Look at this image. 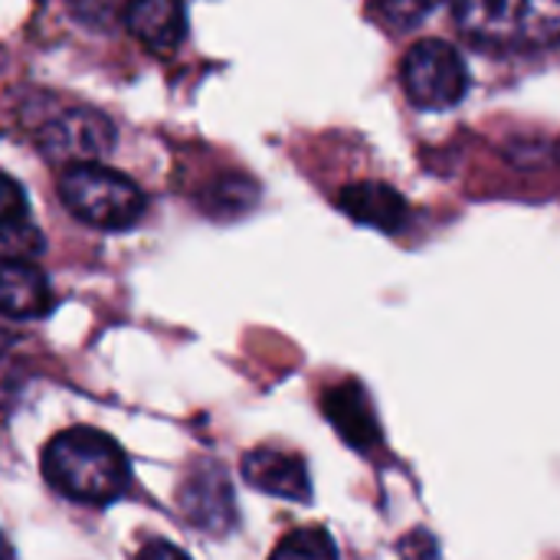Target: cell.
Wrapping results in <instances>:
<instances>
[{
  "instance_id": "6da1fadb",
  "label": "cell",
  "mask_w": 560,
  "mask_h": 560,
  "mask_svg": "<svg viewBox=\"0 0 560 560\" xmlns=\"http://www.w3.org/2000/svg\"><path fill=\"white\" fill-rule=\"evenodd\" d=\"M43 476L56 492L85 505H108L121 499L131 482L121 446L89 427L66 430L46 443Z\"/></svg>"
},
{
  "instance_id": "7a4b0ae2",
  "label": "cell",
  "mask_w": 560,
  "mask_h": 560,
  "mask_svg": "<svg viewBox=\"0 0 560 560\" xmlns=\"http://www.w3.org/2000/svg\"><path fill=\"white\" fill-rule=\"evenodd\" d=\"M459 30L489 49H545L560 43V0H456Z\"/></svg>"
},
{
  "instance_id": "3957f363",
  "label": "cell",
  "mask_w": 560,
  "mask_h": 560,
  "mask_svg": "<svg viewBox=\"0 0 560 560\" xmlns=\"http://www.w3.org/2000/svg\"><path fill=\"white\" fill-rule=\"evenodd\" d=\"M59 197L72 217L98 230H128L144 213L141 187L105 164L66 167L59 177Z\"/></svg>"
},
{
  "instance_id": "277c9868",
  "label": "cell",
  "mask_w": 560,
  "mask_h": 560,
  "mask_svg": "<svg viewBox=\"0 0 560 560\" xmlns=\"http://www.w3.org/2000/svg\"><path fill=\"white\" fill-rule=\"evenodd\" d=\"M404 92L417 108L443 112L463 102L466 95V66L463 56L443 39H420L410 46L400 66Z\"/></svg>"
},
{
  "instance_id": "5b68a950",
  "label": "cell",
  "mask_w": 560,
  "mask_h": 560,
  "mask_svg": "<svg viewBox=\"0 0 560 560\" xmlns=\"http://www.w3.org/2000/svg\"><path fill=\"white\" fill-rule=\"evenodd\" d=\"M115 141L112 121L95 108H72L56 115L39 128V148L49 161L75 167V164H98Z\"/></svg>"
},
{
  "instance_id": "8992f818",
  "label": "cell",
  "mask_w": 560,
  "mask_h": 560,
  "mask_svg": "<svg viewBox=\"0 0 560 560\" xmlns=\"http://www.w3.org/2000/svg\"><path fill=\"white\" fill-rule=\"evenodd\" d=\"M243 479L276 499H289V502H308L312 499V482H308V469L299 456L292 453H279V450H253L243 459Z\"/></svg>"
},
{
  "instance_id": "52a82bcc",
  "label": "cell",
  "mask_w": 560,
  "mask_h": 560,
  "mask_svg": "<svg viewBox=\"0 0 560 560\" xmlns=\"http://www.w3.org/2000/svg\"><path fill=\"white\" fill-rule=\"evenodd\" d=\"M125 23L151 52H171L187 33V13L180 0H128Z\"/></svg>"
},
{
  "instance_id": "ba28073f",
  "label": "cell",
  "mask_w": 560,
  "mask_h": 560,
  "mask_svg": "<svg viewBox=\"0 0 560 560\" xmlns=\"http://www.w3.org/2000/svg\"><path fill=\"white\" fill-rule=\"evenodd\" d=\"M52 308L46 276L26 259H0V315L43 318Z\"/></svg>"
},
{
  "instance_id": "9c48e42d",
  "label": "cell",
  "mask_w": 560,
  "mask_h": 560,
  "mask_svg": "<svg viewBox=\"0 0 560 560\" xmlns=\"http://www.w3.org/2000/svg\"><path fill=\"white\" fill-rule=\"evenodd\" d=\"M338 203L351 220H358L364 226H374V230H384V233L400 230L404 220H407L404 197L394 187L381 184V180H361V184L345 187Z\"/></svg>"
},
{
  "instance_id": "30bf717a",
  "label": "cell",
  "mask_w": 560,
  "mask_h": 560,
  "mask_svg": "<svg viewBox=\"0 0 560 560\" xmlns=\"http://www.w3.org/2000/svg\"><path fill=\"white\" fill-rule=\"evenodd\" d=\"M325 413L335 423V430L358 450H371L381 440V427L374 417V407L361 384H341L325 397Z\"/></svg>"
},
{
  "instance_id": "8fae6325",
  "label": "cell",
  "mask_w": 560,
  "mask_h": 560,
  "mask_svg": "<svg viewBox=\"0 0 560 560\" xmlns=\"http://www.w3.org/2000/svg\"><path fill=\"white\" fill-rule=\"evenodd\" d=\"M269 560H338V548L328 532L322 528H302L279 541Z\"/></svg>"
},
{
  "instance_id": "7c38bea8",
  "label": "cell",
  "mask_w": 560,
  "mask_h": 560,
  "mask_svg": "<svg viewBox=\"0 0 560 560\" xmlns=\"http://www.w3.org/2000/svg\"><path fill=\"white\" fill-rule=\"evenodd\" d=\"M440 0H371V16L390 30V33H404L413 30Z\"/></svg>"
},
{
  "instance_id": "4fadbf2b",
  "label": "cell",
  "mask_w": 560,
  "mask_h": 560,
  "mask_svg": "<svg viewBox=\"0 0 560 560\" xmlns=\"http://www.w3.org/2000/svg\"><path fill=\"white\" fill-rule=\"evenodd\" d=\"M39 236L26 223H13L0 230V259H30L39 253Z\"/></svg>"
},
{
  "instance_id": "5bb4252c",
  "label": "cell",
  "mask_w": 560,
  "mask_h": 560,
  "mask_svg": "<svg viewBox=\"0 0 560 560\" xmlns=\"http://www.w3.org/2000/svg\"><path fill=\"white\" fill-rule=\"evenodd\" d=\"M26 217V197H23V187L0 174V230L3 226H13V223H23Z\"/></svg>"
},
{
  "instance_id": "9a60e30c",
  "label": "cell",
  "mask_w": 560,
  "mask_h": 560,
  "mask_svg": "<svg viewBox=\"0 0 560 560\" xmlns=\"http://www.w3.org/2000/svg\"><path fill=\"white\" fill-rule=\"evenodd\" d=\"M69 7L89 26H108L118 13V0H69Z\"/></svg>"
},
{
  "instance_id": "2e32d148",
  "label": "cell",
  "mask_w": 560,
  "mask_h": 560,
  "mask_svg": "<svg viewBox=\"0 0 560 560\" xmlns=\"http://www.w3.org/2000/svg\"><path fill=\"white\" fill-rule=\"evenodd\" d=\"M135 560H190L180 548H174V545H167V541H151V545H144L141 551H138V558Z\"/></svg>"
},
{
  "instance_id": "e0dca14e",
  "label": "cell",
  "mask_w": 560,
  "mask_h": 560,
  "mask_svg": "<svg viewBox=\"0 0 560 560\" xmlns=\"http://www.w3.org/2000/svg\"><path fill=\"white\" fill-rule=\"evenodd\" d=\"M0 560H13L10 548H7V541H3V535H0Z\"/></svg>"
}]
</instances>
